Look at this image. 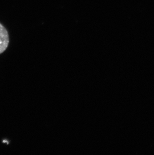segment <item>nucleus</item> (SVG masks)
I'll list each match as a JSON object with an SVG mask.
<instances>
[{
  "label": "nucleus",
  "mask_w": 154,
  "mask_h": 155,
  "mask_svg": "<svg viewBox=\"0 0 154 155\" xmlns=\"http://www.w3.org/2000/svg\"><path fill=\"white\" fill-rule=\"evenodd\" d=\"M9 44V36L7 30L3 24L0 23V54L6 51Z\"/></svg>",
  "instance_id": "f257e3e1"
}]
</instances>
